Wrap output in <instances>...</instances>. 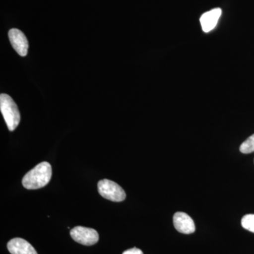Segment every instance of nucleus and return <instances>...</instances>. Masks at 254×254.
<instances>
[{
  "label": "nucleus",
  "instance_id": "nucleus-4",
  "mask_svg": "<svg viewBox=\"0 0 254 254\" xmlns=\"http://www.w3.org/2000/svg\"><path fill=\"white\" fill-rule=\"evenodd\" d=\"M75 242L85 246L94 245L99 240V235L94 229L76 226L70 232Z\"/></svg>",
  "mask_w": 254,
  "mask_h": 254
},
{
  "label": "nucleus",
  "instance_id": "nucleus-1",
  "mask_svg": "<svg viewBox=\"0 0 254 254\" xmlns=\"http://www.w3.org/2000/svg\"><path fill=\"white\" fill-rule=\"evenodd\" d=\"M52 167L48 162H43L36 165L25 175L22 185L27 190H38L46 187L52 177Z\"/></svg>",
  "mask_w": 254,
  "mask_h": 254
},
{
  "label": "nucleus",
  "instance_id": "nucleus-6",
  "mask_svg": "<svg viewBox=\"0 0 254 254\" xmlns=\"http://www.w3.org/2000/svg\"><path fill=\"white\" fill-rule=\"evenodd\" d=\"M173 223L175 229L181 233L189 235L195 232L194 222L187 213L177 212L174 215Z\"/></svg>",
  "mask_w": 254,
  "mask_h": 254
},
{
  "label": "nucleus",
  "instance_id": "nucleus-10",
  "mask_svg": "<svg viewBox=\"0 0 254 254\" xmlns=\"http://www.w3.org/2000/svg\"><path fill=\"white\" fill-rule=\"evenodd\" d=\"M242 225L246 230L254 233V214L245 215L242 219Z\"/></svg>",
  "mask_w": 254,
  "mask_h": 254
},
{
  "label": "nucleus",
  "instance_id": "nucleus-2",
  "mask_svg": "<svg viewBox=\"0 0 254 254\" xmlns=\"http://www.w3.org/2000/svg\"><path fill=\"white\" fill-rule=\"evenodd\" d=\"M0 110L9 131H14L21 121V116L17 105L9 95H0Z\"/></svg>",
  "mask_w": 254,
  "mask_h": 254
},
{
  "label": "nucleus",
  "instance_id": "nucleus-8",
  "mask_svg": "<svg viewBox=\"0 0 254 254\" xmlns=\"http://www.w3.org/2000/svg\"><path fill=\"white\" fill-rule=\"evenodd\" d=\"M7 248L11 254H38L29 242L21 238L10 240L7 244Z\"/></svg>",
  "mask_w": 254,
  "mask_h": 254
},
{
  "label": "nucleus",
  "instance_id": "nucleus-7",
  "mask_svg": "<svg viewBox=\"0 0 254 254\" xmlns=\"http://www.w3.org/2000/svg\"><path fill=\"white\" fill-rule=\"evenodd\" d=\"M222 14L220 8H215L204 13L200 18L202 29L205 33H208L215 28Z\"/></svg>",
  "mask_w": 254,
  "mask_h": 254
},
{
  "label": "nucleus",
  "instance_id": "nucleus-11",
  "mask_svg": "<svg viewBox=\"0 0 254 254\" xmlns=\"http://www.w3.org/2000/svg\"><path fill=\"white\" fill-rule=\"evenodd\" d=\"M123 254H143V253L139 249L132 248L130 249V250L125 251Z\"/></svg>",
  "mask_w": 254,
  "mask_h": 254
},
{
  "label": "nucleus",
  "instance_id": "nucleus-5",
  "mask_svg": "<svg viewBox=\"0 0 254 254\" xmlns=\"http://www.w3.org/2000/svg\"><path fill=\"white\" fill-rule=\"evenodd\" d=\"M9 41L11 46L20 56H26L28 53V43L27 38L23 32L16 28H13L9 32Z\"/></svg>",
  "mask_w": 254,
  "mask_h": 254
},
{
  "label": "nucleus",
  "instance_id": "nucleus-9",
  "mask_svg": "<svg viewBox=\"0 0 254 254\" xmlns=\"http://www.w3.org/2000/svg\"><path fill=\"white\" fill-rule=\"evenodd\" d=\"M240 151L245 154L253 153L254 152V134L249 137L245 141L240 145Z\"/></svg>",
  "mask_w": 254,
  "mask_h": 254
},
{
  "label": "nucleus",
  "instance_id": "nucleus-3",
  "mask_svg": "<svg viewBox=\"0 0 254 254\" xmlns=\"http://www.w3.org/2000/svg\"><path fill=\"white\" fill-rule=\"evenodd\" d=\"M98 188L100 194L111 201L122 202L126 198L125 190L111 180H100L98 184Z\"/></svg>",
  "mask_w": 254,
  "mask_h": 254
}]
</instances>
